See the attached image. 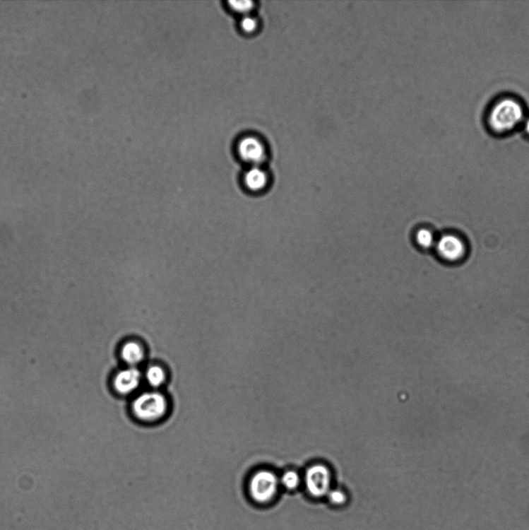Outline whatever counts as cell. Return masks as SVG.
<instances>
[{
  "label": "cell",
  "mask_w": 529,
  "mask_h": 530,
  "mask_svg": "<svg viewBox=\"0 0 529 530\" xmlns=\"http://www.w3.org/2000/svg\"><path fill=\"white\" fill-rule=\"evenodd\" d=\"M331 473L326 466L317 464L307 469L305 485L307 492L314 497L327 496L331 490Z\"/></svg>",
  "instance_id": "5"
},
{
  "label": "cell",
  "mask_w": 529,
  "mask_h": 530,
  "mask_svg": "<svg viewBox=\"0 0 529 530\" xmlns=\"http://www.w3.org/2000/svg\"><path fill=\"white\" fill-rule=\"evenodd\" d=\"M327 497L331 505L336 506L343 505L347 502V495L340 489H331Z\"/></svg>",
  "instance_id": "13"
},
{
  "label": "cell",
  "mask_w": 529,
  "mask_h": 530,
  "mask_svg": "<svg viewBox=\"0 0 529 530\" xmlns=\"http://www.w3.org/2000/svg\"><path fill=\"white\" fill-rule=\"evenodd\" d=\"M415 240L421 249L429 250L435 248L437 237L430 228H422L416 232Z\"/></svg>",
  "instance_id": "10"
},
{
  "label": "cell",
  "mask_w": 529,
  "mask_h": 530,
  "mask_svg": "<svg viewBox=\"0 0 529 530\" xmlns=\"http://www.w3.org/2000/svg\"><path fill=\"white\" fill-rule=\"evenodd\" d=\"M301 482L299 476L296 471H289L283 473L281 478V483L288 490L296 489Z\"/></svg>",
  "instance_id": "12"
},
{
  "label": "cell",
  "mask_w": 529,
  "mask_h": 530,
  "mask_svg": "<svg viewBox=\"0 0 529 530\" xmlns=\"http://www.w3.org/2000/svg\"><path fill=\"white\" fill-rule=\"evenodd\" d=\"M229 6L231 9L239 13H248L254 9V3L249 0H242V1H229Z\"/></svg>",
  "instance_id": "14"
},
{
  "label": "cell",
  "mask_w": 529,
  "mask_h": 530,
  "mask_svg": "<svg viewBox=\"0 0 529 530\" xmlns=\"http://www.w3.org/2000/svg\"><path fill=\"white\" fill-rule=\"evenodd\" d=\"M141 379V372L137 368L131 367L120 371L115 376L114 385L118 393L129 394L138 389Z\"/></svg>",
  "instance_id": "7"
},
{
  "label": "cell",
  "mask_w": 529,
  "mask_h": 530,
  "mask_svg": "<svg viewBox=\"0 0 529 530\" xmlns=\"http://www.w3.org/2000/svg\"><path fill=\"white\" fill-rule=\"evenodd\" d=\"M238 153L243 161L251 164L252 166H258L266 158L262 142L254 137L242 139L238 146Z\"/></svg>",
  "instance_id": "6"
},
{
  "label": "cell",
  "mask_w": 529,
  "mask_h": 530,
  "mask_svg": "<svg viewBox=\"0 0 529 530\" xmlns=\"http://www.w3.org/2000/svg\"><path fill=\"white\" fill-rule=\"evenodd\" d=\"M279 480L275 474L268 471H259L249 482L248 493L250 500L256 505H268L273 501L278 493Z\"/></svg>",
  "instance_id": "2"
},
{
  "label": "cell",
  "mask_w": 529,
  "mask_h": 530,
  "mask_svg": "<svg viewBox=\"0 0 529 530\" xmlns=\"http://www.w3.org/2000/svg\"><path fill=\"white\" fill-rule=\"evenodd\" d=\"M524 114V110L518 102L504 99L497 102L492 110L489 117V125L496 131H509L523 121Z\"/></svg>",
  "instance_id": "1"
},
{
  "label": "cell",
  "mask_w": 529,
  "mask_h": 530,
  "mask_svg": "<svg viewBox=\"0 0 529 530\" xmlns=\"http://www.w3.org/2000/svg\"><path fill=\"white\" fill-rule=\"evenodd\" d=\"M525 131L529 134V118L525 123Z\"/></svg>",
  "instance_id": "16"
},
{
  "label": "cell",
  "mask_w": 529,
  "mask_h": 530,
  "mask_svg": "<svg viewBox=\"0 0 529 530\" xmlns=\"http://www.w3.org/2000/svg\"><path fill=\"white\" fill-rule=\"evenodd\" d=\"M144 351L136 342H129L122 348L121 357L127 365L134 367L144 359Z\"/></svg>",
  "instance_id": "9"
},
{
  "label": "cell",
  "mask_w": 529,
  "mask_h": 530,
  "mask_svg": "<svg viewBox=\"0 0 529 530\" xmlns=\"http://www.w3.org/2000/svg\"><path fill=\"white\" fill-rule=\"evenodd\" d=\"M242 184L249 193H261L265 191L268 185L267 174L259 166H252L244 172Z\"/></svg>",
  "instance_id": "8"
},
{
  "label": "cell",
  "mask_w": 529,
  "mask_h": 530,
  "mask_svg": "<svg viewBox=\"0 0 529 530\" xmlns=\"http://www.w3.org/2000/svg\"><path fill=\"white\" fill-rule=\"evenodd\" d=\"M145 376L148 384L155 387L161 386L165 381V371L159 366L150 367Z\"/></svg>",
  "instance_id": "11"
},
{
  "label": "cell",
  "mask_w": 529,
  "mask_h": 530,
  "mask_svg": "<svg viewBox=\"0 0 529 530\" xmlns=\"http://www.w3.org/2000/svg\"><path fill=\"white\" fill-rule=\"evenodd\" d=\"M132 409L133 414L141 420L153 422L167 413V401L159 392H145L133 400Z\"/></svg>",
  "instance_id": "4"
},
{
  "label": "cell",
  "mask_w": 529,
  "mask_h": 530,
  "mask_svg": "<svg viewBox=\"0 0 529 530\" xmlns=\"http://www.w3.org/2000/svg\"><path fill=\"white\" fill-rule=\"evenodd\" d=\"M437 257L448 264L462 262L468 255V242L463 236L453 232H444L435 245Z\"/></svg>",
  "instance_id": "3"
},
{
  "label": "cell",
  "mask_w": 529,
  "mask_h": 530,
  "mask_svg": "<svg viewBox=\"0 0 529 530\" xmlns=\"http://www.w3.org/2000/svg\"><path fill=\"white\" fill-rule=\"evenodd\" d=\"M257 22L254 18L246 15L241 20V28L246 33H254L256 29Z\"/></svg>",
  "instance_id": "15"
}]
</instances>
